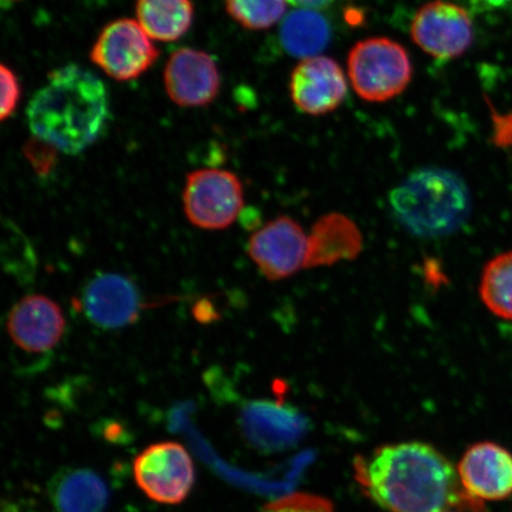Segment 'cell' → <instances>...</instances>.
<instances>
[{"label": "cell", "instance_id": "14", "mask_svg": "<svg viewBox=\"0 0 512 512\" xmlns=\"http://www.w3.org/2000/svg\"><path fill=\"white\" fill-rule=\"evenodd\" d=\"M458 473L467 494L478 501H502L512 495V454L495 443L471 446Z\"/></svg>", "mask_w": 512, "mask_h": 512}, {"label": "cell", "instance_id": "2", "mask_svg": "<svg viewBox=\"0 0 512 512\" xmlns=\"http://www.w3.org/2000/svg\"><path fill=\"white\" fill-rule=\"evenodd\" d=\"M108 115L104 82L76 64L53 70L27 108L34 136L67 155H79L94 144L105 130Z\"/></svg>", "mask_w": 512, "mask_h": 512}, {"label": "cell", "instance_id": "13", "mask_svg": "<svg viewBox=\"0 0 512 512\" xmlns=\"http://www.w3.org/2000/svg\"><path fill=\"white\" fill-rule=\"evenodd\" d=\"M6 328L18 348L31 354H42L59 344L66 330V319L54 300L34 294L14 306Z\"/></svg>", "mask_w": 512, "mask_h": 512}, {"label": "cell", "instance_id": "3", "mask_svg": "<svg viewBox=\"0 0 512 512\" xmlns=\"http://www.w3.org/2000/svg\"><path fill=\"white\" fill-rule=\"evenodd\" d=\"M395 219L419 238L451 235L469 219L471 195L457 172L444 168L412 172L389 196Z\"/></svg>", "mask_w": 512, "mask_h": 512}, {"label": "cell", "instance_id": "27", "mask_svg": "<svg viewBox=\"0 0 512 512\" xmlns=\"http://www.w3.org/2000/svg\"><path fill=\"white\" fill-rule=\"evenodd\" d=\"M3 512H37V511L22 507L21 504H18L16 502H5L3 504Z\"/></svg>", "mask_w": 512, "mask_h": 512}, {"label": "cell", "instance_id": "17", "mask_svg": "<svg viewBox=\"0 0 512 512\" xmlns=\"http://www.w3.org/2000/svg\"><path fill=\"white\" fill-rule=\"evenodd\" d=\"M50 498L57 512H104L107 485L88 469L64 470L50 484Z\"/></svg>", "mask_w": 512, "mask_h": 512}, {"label": "cell", "instance_id": "22", "mask_svg": "<svg viewBox=\"0 0 512 512\" xmlns=\"http://www.w3.org/2000/svg\"><path fill=\"white\" fill-rule=\"evenodd\" d=\"M260 512H334V507L323 497L296 494L267 504Z\"/></svg>", "mask_w": 512, "mask_h": 512}, {"label": "cell", "instance_id": "23", "mask_svg": "<svg viewBox=\"0 0 512 512\" xmlns=\"http://www.w3.org/2000/svg\"><path fill=\"white\" fill-rule=\"evenodd\" d=\"M0 83H2V101H0V119H9L16 111L21 99V85L17 75L5 64L0 66Z\"/></svg>", "mask_w": 512, "mask_h": 512}, {"label": "cell", "instance_id": "15", "mask_svg": "<svg viewBox=\"0 0 512 512\" xmlns=\"http://www.w3.org/2000/svg\"><path fill=\"white\" fill-rule=\"evenodd\" d=\"M247 439L262 451H283L297 444L306 430L305 420L292 408L267 401L248 403L241 414Z\"/></svg>", "mask_w": 512, "mask_h": 512}, {"label": "cell", "instance_id": "8", "mask_svg": "<svg viewBox=\"0 0 512 512\" xmlns=\"http://www.w3.org/2000/svg\"><path fill=\"white\" fill-rule=\"evenodd\" d=\"M471 15L462 5L433 0L416 12L411 24L412 40L435 60H456L471 48L475 38Z\"/></svg>", "mask_w": 512, "mask_h": 512}, {"label": "cell", "instance_id": "7", "mask_svg": "<svg viewBox=\"0 0 512 512\" xmlns=\"http://www.w3.org/2000/svg\"><path fill=\"white\" fill-rule=\"evenodd\" d=\"M159 51L142 25L121 18L107 25L96 40L91 60L117 81H131L156 63Z\"/></svg>", "mask_w": 512, "mask_h": 512}, {"label": "cell", "instance_id": "18", "mask_svg": "<svg viewBox=\"0 0 512 512\" xmlns=\"http://www.w3.org/2000/svg\"><path fill=\"white\" fill-rule=\"evenodd\" d=\"M136 9L138 23L155 41L179 40L194 21L191 0H138Z\"/></svg>", "mask_w": 512, "mask_h": 512}, {"label": "cell", "instance_id": "19", "mask_svg": "<svg viewBox=\"0 0 512 512\" xmlns=\"http://www.w3.org/2000/svg\"><path fill=\"white\" fill-rule=\"evenodd\" d=\"M331 40L326 18L311 9L291 12L281 24L280 42L288 54L296 57L318 56Z\"/></svg>", "mask_w": 512, "mask_h": 512}, {"label": "cell", "instance_id": "16", "mask_svg": "<svg viewBox=\"0 0 512 512\" xmlns=\"http://www.w3.org/2000/svg\"><path fill=\"white\" fill-rule=\"evenodd\" d=\"M362 249L363 236L354 220L341 213L326 214L307 234L305 270L355 260Z\"/></svg>", "mask_w": 512, "mask_h": 512}, {"label": "cell", "instance_id": "21", "mask_svg": "<svg viewBox=\"0 0 512 512\" xmlns=\"http://www.w3.org/2000/svg\"><path fill=\"white\" fill-rule=\"evenodd\" d=\"M287 0H226L228 15L248 30H267L286 14Z\"/></svg>", "mask_w": 512, "mask_h": 512}, {"label": "cell", "instance_id": "11", "mask_svg": "<svg viewBox=\"0 0 512 512\" xmlns=\"http://www.w3.org/2000/svg\"><path fill=\"white\" fill-rule=\"evenodd\" d=\"M164 82L169 98L181 107H203L219 95L221 76L213 57L204 51L182 48L170 56Z\"/></svg>", "mask_w": 512, "mask_h": 512}, {"label": "cell", "instance_id": "6", "mask_svg": "<svg viewBox=\"0 0 512 512\" xmlns=\"http://www.w3.org/2000/svg\"><path fill=\"white\" fill-rule=\"evenodd\" d=\"M139 489L160 504H179L195 484V466L185 447L175 441L153 444L134 459Z\"/></svg>", "mask_w": 512, "mask_h": 512}, {"label": "cell", "instance_id": "10", "mask_svg": "<svg viewBox=\"0 0 512 512\" xmlns=\"http://www.w3.org/2000/svg\"><path fill=\"white\" fill-rule=\"evenodd\" d=\"M290 93L299 111L325 115L337 110L348 93L341 66L326 56L307 57L294 68Z\"/></svg>", "mask_w": 512, "mask_h": 512}, {"label": "cell", "instance_id": "12", "mask_svg": "<svg viewBox=\"0 0 512 512\" xmlns=\"http://www.w3.org/2000/svg\"><path fill=\"white\" fill-rule=\"evenodd\" d=\"M82 305L87 318L98 328L117 330L136 322L142 300L131 279L117 273H102L89 281Z\"/></svg>", "mask_w": 512, "mask_h": 512}, {"label": "cell", "instance_id": "24", "mask_svg": "<svg viewBox=\"0 0 512 512\" xmlns=\"http://www.w3.org/2000/svg\"><path fill=\"white\" fill-rule=\"evenodd\" d=\"M448 2L462 5L471 14L512 16V0H448Z\"/></svg>", "mask_w": 512, "mask_h": 512}, {"label": "cell", "instance_id": "5", "mask_svg": "<svg viewBox=\"0 0 512 512\" xmlns=\"http://www.w3.org/2000/svg\"><path fill=\"white\" fill-rule=\"evenodd\" d=\"M184 213L195 227L226 229L238 219L245 194L233 172L202 169L191 172L183 191Z\"/></svg>", "mask_w": 512, "mask_h": 512}, {"label": "cell", "instance_id": "4", "mask_svg": "<svg viewBox=\"0 0 512 512\" xmlns=\"http://www.w3.org/2000/svg\"><path fill=\"white\" fill-rule=\"evenodd\" d=\"M348 72L354 91L369 102L396 98L413 76L411 57L400 43L386 37L358 42L350 50Z\"/></svg>", "mask_w": 512, "mask_h": 512}, {"label": "cell", "instance_id": "25", "mask_svg": "<svg viewBox=\"0 0 512 512\" xmlns=\"http://www.w3.org/2000/svg\"><path fill=\"white\" fill-rule=\"evenodd\" d=\"M293 6L300 9H323L334 4L336 0H287Z\"/></svg>", "mask_w": 512, "mask_h": 512}, {"label": "cell", "instance_id": "9", "mask_svg": "<svg viewBox=\"0 0 512 512\" xmlns=\"http://www.w3.org/2000/svg\"><path fill=\"white\" fill-rule=\"evenodd\" d=\"M248 255L268 280L280 281L305 270L307 234L290 216H279L256 230Z\"/></svg>", "mask_w": 512, "mask_h": 512}, {"label": "cell", "instance_id": "29", "mask_svg": "<svg viewBox=\"0 0 512 512\" xmlns=\"http://www.w3.org/2000/svg\"><path fill=\"white\" fill-rule=\"evenodd\" d=\"M443 512H454V511L446 510V511H443ZM460 512H462V511H460Z\"/></svg>", "mask_w": 512, "mask_h": 512}, {"label": "cell", "instance_id": "20", "mask_svg": "<svg viewBox=\"0 0 512 512\" xmlns=\"http://www.w3.org/2000/svg\"><path fill=\"white\" fill-rule=\"evenodd\" d=\"M479 297L492 315L512 322V251L496 255L484 266Z\"/></svg>", "mask_w": 512, "mask_h": 512}, {"label": "cell", "instance_id": "28", "mask_svg": "<svg viewBox=\"0 0 512 512\" xmlns=\"http://www.w3.org/2000/svg\"><path fill=\"white\" fill-rule=\"evenodd\" d=\"M21 2V0H0V4H2L3 9H9L12 5Z\"/></svg>", "mask_w": 512, "mask_h": 512}, {"label": "cell", "instance_id": "1", "mask_svg": "<svg viewBox=\"0 0 512 512\" xmlns=\"http://www.w3.org/2000/svg\"><path fill=\"white\" fill-rule=\"evenodd\" d=\"M355 478L371 501L389 512H483L460 483L458 470L434 447L412 441L358 456Z\"/></svg>", "mask_w": 512, "mask_h": 512}, {"label": "cell", "instance_id": "26", "mask_svg": "<svg viewBox=\"0 0 512 512\" xmlns=\"http://www.w3.org/2000/svg\"><path fill=\"white\" fill-rule=\"evenodd\" d=\"M194 315L198 322H211L216 318V313L208 303H198L194 309Z\"/></svg>", "mask_w": 512, "mask_h": 512}]
</instances>
